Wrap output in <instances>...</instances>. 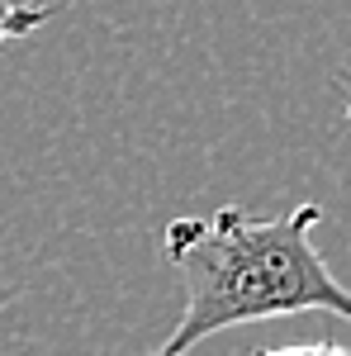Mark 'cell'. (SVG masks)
<instances>
[{
    "label": "cell",
    "instance_id": "2",
    "mask_svg": "<svg viewBox=\"0 0 351 356\" xmlns=\"http://www.w3.org/2000/svg\"><path fill=\"white\" fill-rule=\"evenodd\" d=\"M53 19V5H24V0H0V48L10 38H28L33 29Z\"/></svg>",
    "mask_w": 351,
    "mask_h": 356
},
{
    "label": "cell",
    "instance_id": "4",
    "mask_svg": "<svg viewBox=\"0 0 351 356\" xmlns=\"http://www.w3.org/2000/svg\"><path fill=\"white\" fill-rule=\"evenodd\" d=\"M347 119H351V90H347Z\"/></svg>",
    "mask_w": 351,
    "mask_h": 356
},
{
    "label": "cell",
    "instance_id": "3",
    "mask_svg": "<svg viewBox=\"0 0 351 356\" xmlns=\"http://www.w3.org/2000/svg\"><path fill=\"white\" fill-rule=\"evenodd\" d=\"M256 356H351V352L337 342H299V347H266Z\"/></svg>",
    "mask_w": 351,
    "mask_h": 356
},
{
    "label": "cell",
    "instance_id": "1",
    "mask_svg": "<svg viewBox=\"0 0 351 356\" xmlns=\"http://www.w3.org/2000/svg\"><path fill=\"white\" fill-rule=\"evenodd\" d=\"M318 223L323 204L313 200L280 219H256L243 204L171 219L162 247L181 275V318L152 356H190L204 337L295 314L351 323V285L313 247Z\"/></svg>",
    "mask_w": 351,
    "mask_h": 356
}]
</instances>
